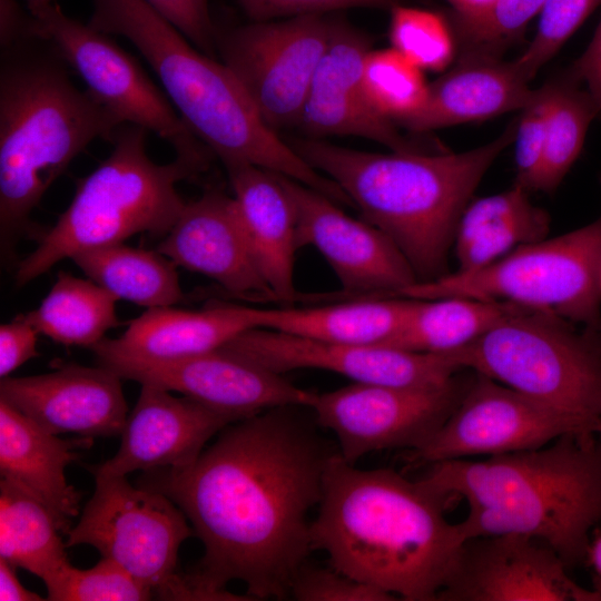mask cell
<instances>
[{
	"label": "cell",
	"instance_id": "f35d334b",
	"mask_svg": "<svg viewBox=\"0 0 601 601\" xmlns=\"http://www.w3.org/2000/svg\"><path fill=\"white\" fill-rule=\"evenodd\" d=\"M553 98L550 79L534 89L529 102L520 110L514 137L515 183L528 191L536 190L542 169L548 121Z\"/></svg>",
	"mask_w": 601,
	"mask_h": 601
},
{
	"label": "cell",
	"instance_id": "7bdbcfd3",
	"mask_svg": "<svg viewBox=\"0 0 601 601\" xmlns=\"http://www.w3.org/2000/svg\"><path fill=\"white\" fill-rule=\"evenodd\" d=\"M39 332L20 315L0 326V377H8L27 361L39 356Z\"/></svg>",
	"mask_w": 601,
	"mask_h": 601
},
{
	"label": "cell",
	"instance_id": "d4e9b609",
	"mask_svg": "<svg viewBox=\"0 0 601 601\" xmlns=\"http://www.w3.org/2000/svg\"><path fill=\"white\" fill-rule=\"evenodd\" d=\"M242 224L258 269L276 300L297 297L296 208L280 175L246 162L225 165Z\"/></svg>",
	"mask_w": 601,
	"mask_h": 601
},
{
	"label": "cell",
	"instance_id": "ac0fdd59",
	"mask_svg": "<svg viewBox=\"0 0 601 601\" xmlns=\"http://www.w3.org/2000/svg\"><path fill=\"white\" fill-rule=\"evenodd\" d=\"M221 348L278 374L316 368L387 386L440 385L463 370L446 353L325 343L267 328L249 329Z\"/></svg>",
	"mask_w": 601,
	"mask_h": 601
},
{
	"label": "cell",
	"instance_id": "5b68a950",
	"mask_svg": "<svg viewBox=\"0 0 601 601\" xmlns=\"http://www.w3.org/2000/svg\"><path fill=\"white\" fill-rule=\"evenodd\" d=\"M0 250L17 259L20 239L35 229L32 211L70 162L95 139L111 140L122 126L68 65L39 38L1 49Z\"/></svg>",
	"mask_w": 601,
	"mask_h": 601
},
{
	"label": "cell",
	"instance_id": "f546056e",
	"mask_svg": "<svg viewBox=\"0 0 601 601\" xmlns=\"http://www.w3.org/2000/svg\"><path fill=\"white\" fill-rule=\"evenodd\" d=\"M70 259L118 299L147 308L184 300L176 264L157 249L115 243L82 250Z\"/></svg>",
	"mask_w": 601,
	"mask_h": 601
},
{
	"label": "cell",
	"instance_id": "9a60e30c",
	"mask_svg": "<svg viewBox=\"0 0 601 601\" xmlns=\"http://www.w3.org/2000/svg\"><path fill=\"white\" fill-rule=\"evenodd\" d=\"M98 365L122 380L151 384L189 396L214 410L243 420L288 405L312 407L317 394L300 388L224 348L171 359L141 358L92 349Z\"/></svg>",
	"mask_w": 601,
	"mask_h": 601
},
{
	"label": "cell",
	"instance_id": "e575fe53",
	"mask_svg": "<svg viewBox=\"0 0 601 601\" xmlns=\"http://www.w3.org/2000/svg\"><path fill=\"white\" fill-rule=\"evenodd\" d=\"M391 47L421 70L441 71L454 60L456 41L440 13L397 4L391 10Z\"/></svg>",
	"mask_w": 601,
	"mask_h": 601
},
{
	"label": "cell",
	"instance_id": "f907efd6",
	"mask_svg": "<svg viewBox=\"0 0 601 601\" xmlns=\"http://www.w3.org/2000/svg\"><path fill=\"white\" fill-rule=\"evenodd\" d=\"M593 588L601 595V575L595 577Z\"/></svg>",
	"mask_w": 601,
	"mask_h": 601
},
{
	"label": "cell",
	"instance_id": "ba28073f",
	"mask_svg": "<svg viewBox=\"0 0 601 601\" xmlns=\"http://www.w3.org/2000/svg\"><path fill=\"white\" fill-rule=\"evenodd\" d=\"M526 308L446 352L463 370L486 375L571 414L601 424V327Z\"/></svg>",
	"mask_w": 601,
	"mask_h": 601
},
{
	"label": "cell",
	"instance_id": "74e56055",
	"mask_svg": "<svg viewBox=\"0 0 601 601\" xmlns=\"http://www.w3.org/2000/svg\"><path fill=\"white\" fill-rule=\"evenodd\" d=\"M601 0H546L536 32L513 61L528 81L562 48Z\"/></svg>",
	"mask_w": 601,
	"mask_h": 601
},
{
	"label": "cell",
	"instance_id": "3957f363",
	"mask_svg": "<svg viewBox=\"0 0 601 601\" xmlns=\"http://www.w3.org/2000/svg\"><path fill=\"white\" fill-rule=\"evenodd\" d=\"M426 466L424 481L465 500L467 514L457 523L464 540L521 533L549 544L568 568L587 562L590 533L601 523L597 434L566 433L538 449Z\"/></svg>",
	"mask_w": 601,
	"mask_h": 601
},
{
	"label": "cell",
	"instance_id": "1f68e13d",
	"mask_svg": "<svg viewBox=\"0 0 601 601\" xmlns=\"http://www.w3.org/2000/svg\"><path fill=\"white\" fill-rule=\"evenodd\" d=\"M60 532L42 502L1 477L0 558L47 584L70 563Z\"/></svg>",
	"mask_w": 601,
	"mask_h": 601
},
{
	"label": "cell",
	"instance_id": "277c9868",
	"mask_svg": "<svg viewBox=\"0 0 601 601\" xmlns=\"http://www.w3.org/2000/svg\"><path fill=\"white\" fill-rule=\"evenodd\" d=\"M516 121L518 116L493 140L463 152L378 154L315 137L286 141L391 238L417 282H430L449 274L459 220L485 173L513 144Z\"/></svg>",
	"mask_w": 601,
	"mask_h": 601
},
{
	"label": "cell",
	"instance_id": "ee69618b",
	"mask_svg": "<svg viewBox=\"0 0 601 601\" xmlns=\"http://www.w3.org/2000/svg\"><path fill=\"white\" fill-rule=\"evenodd\" d=\"M36 37V17L24 12L18 0H0L1 49Z\"/></svg>",
	"mask_w": 601,
	"mask_h": 601
},
{
	"label": "cell",
	"instance_id": "681fc988",
	"mask_svg": "<svg viewBox=\"0 0 601 601\" xmlns=\"http://www.w3.org/2000/svg\"><path fill=\"white\" fill-rule=\"evenodd\" d=\"M28 11L36 18L56 4V0H24Z\"/></svg>",
	"mask_w": 601,
	"mask_h": 601
},
{
	"label": "cell",
	"instance_id": "ab89813d",
	"mask_svg": "<svg viewBox=\"0 0 601 601\" xmlns=\"http://www.w3.org/2000/svg\"><path fill=\"white\" fill-rule=\"evenodd\" d=\"M289 598L297 601H392L394 595L328 566L309 564L295 574Z\"/></svg>",
	"mask_w": 601,
	"mask_h": 601
},
{
	"label": "cell",
	"instance_id": "9c48e42d",
	"mask_svg": "<svg viewBox=\"0 0 601 601\" xmlns=\"http://www.w3.org/2000/svg\"><path fill=\"white\" fill-rule=\"evenodd\" d=\"M396 296L512 302L601 327V214L579 229L520 246L477 269L417 282Z\"/></svg>",
	"mask_w": 601,
	"mask_h": 601
},
{
	"label": "cell",
	"instance_id": "ffe728a7",
	"mask_svg": "<svg viewBox=\"0 0 601 601\" xmlns=\"http://www.w3.org/2000/svg\"><path fill=\"white\" fill-rule=\"evenodd\" d=\"M121 377L105 367L75 363L49 373L4 377L0 400L52 434L121 435L128 417Z\"/></svg>",
	"mask_w": 601,
	"mask_h": 601
},
{
	"label": "cell",
	"instance_id": "7a4b0ae2",
	"mask_svg": "<svg viewBox=\"0 0 601 601\" xmlns=\"http://www.w3.org/2000/svg\"><path fill=\"white\" fill-rule=\"evenodd\" d=\"M454 497L393 469L361 470L335 453L311 525L328 565L397 600L436 601L465 541L446 519Z\"/></svg>",
	"mask_w": 601,
	"mask_h": 601
},
{
	"label": "cell",
	"instance_id": "8992f818",
	"mask_svg": "<svg viewBox=\"0 0 601 601\" xmlns=\"http://www.w3.org/2000/svg\"><path fill=\"white\" fill-rule=\"evenodd\" d=\"M88 24L129 40L194 135L225 165L246 162L323 190L326 178L262 119L233 72L146 0H92Z\"/></svg>",
	"mask_w": 601,
	"mask_h": 601
},
{
	"label": "cell",
	"instance_id": "30bf717a",
	"mask_svg": "<svg viewBox=\"0 0 601 601\" xmlns=\"http://www.w3.org/2000/svg\"><path fill=\"white\" fill-rule=\"evenodd\" d=\"M91 473L95 491L67 533V548L93 546L158 599L196 600L185 573L177 571L179 548L194 535L184 512L167 495L135 487L126 476Z\"/></svg>",
	"mask_w": 601,
	"mask_h": 601
},
{
	"label": "cell",
	"instance_id": "f6af8a7d",
	"mask_svg": "<svg viewBox=\"0 0 601 601\" xmlns=\"http://www.w3.org/2000/svg\"><path fill=\"white\" fill-rule=\"evenodd\" d=\"M571 66L601 109V19L588 47Z\"/></svg>",
	"mask_w": 601,
	"mask_h": 601
},
{
	"label": "cell",
	"instance_id": "8fae6325",
	"mask_svg": "<svg viewBox=\"0 0 601 601\" xmlns=\"http://www.w3.org/2000/svg\"><path fill=\"white\" fill-rule=\"evenodd\" d=\"M36 20V37L53 46L83 80L86 89L122 125L156 134L174 148L176 156L207 168L211 151L138 61L108 35L65 14L57 3Z\"/></svg>",
	"mask_w": 601,
	"mask_h": 601
},
{
	"label": "cell",
	"instance_id": "d590c367",
	"mask_svg": "<svg viewBox=\"0 0 601 601\" xmlns=\"http://www.w3.org/2000/svg\"><path fill=\"white\" fill-rule=\"evenodd\" d=\"M546 0H496L486 11L472 18L449 16L460 53L496 56L540 14Z\"/></svg>",
	"mask_w": 601,
	"mask_h": 601
},
{
	"label": "cell",
	"instance_id": "4316f807",
	"mask_svg": "<svg viewBox=\"0 0 601 601\" xmlns=\"http://www.w3.org/2000/svg\"><path fill=\"white\" fill-rule=\"evenodd\" d=\"M529 193L514 184L505 191L469 203L453 243L459 272L481 268L546 237L550 216L531 203Z\"/></svg>",
	"mask_w": 601,
	"mask_h": 601
},
{
	"label": "cell",
	"instance_id": "b9f144b4",
	"mask_svg": "<svg viewBox=\"0 0 601 601\" xmlns=\"http://www.w3.org/2000/svg\"><path fill=\"white\" fill-rule=\"evenodd\" d=\"M401 0H237L253 21H267L353 7L392 9Z\"/></svg>",
	"mask_w": 601,
	"mask_h": 601
},
{
	"label": "cell",
	"instance_id": "f1b7e54d",
	"mask_svg": "<svg viewBox=\"0 0 601 601\" xmlns=\"http://www.w3.org/2000/svg\"><path fill=\"white\" fill-rule=\"evenodd\" d=\"M526 308L531 307L466 297L410 298L402 325L381 345L412 352L446 353Z\"/></svg>",
	"mask_w": 601,
	"mask_h": 601
},
{
	"label": "cell",
	"instance_id": "44dd1931",
	"mask_svg": "<svg viewBox=\"0 0 601 601\" xmlns=\"http://www.w3.org/2000/svg\"><path fill=\"white\" fill-rule=\"evenodd\" d=\"M236 421L189 396L177 397L159 386L141 384L118 451L89 470L126 476L135 471L185 467L196 461L213 436Z\"/></svg>",
	"mask_w": 601,
	"mask_h": 601
},
{
	"label": "cell",
	"instance_id": "7dc6e473",
	"mask_svg": "<svg viewBox=\"0 0 601 601\" xmlns=\"http://www.w3.org/2000/svg\"><path fill=\"white\" fill-rule=\"evenodd\" d=\"M452 8L450 14L472 18L486 11L496 0H445Z\"/></svg>",
	"mask_w": 601,
	"mask_h": 601
},
{
	"label": "cell",
	"instance_id": "6da1fadb",
	"mask_svg": "<svg viewBox=\"0 0 601 601\" xmlns=\"http://www.w3.org/2000/svg\"><path fill=\"white\" fill-rule=\"evenodd\" d=\"M308 406L274 407L224 427L195 462L144 472L167 495L204 555L186 572L196 600H284L313 552L309 513L338 452Z\"/></svg>",
	"mask_w": 601,
	"mask_h": 601
},
{
	"label": "cell",
	"instance_id": "4dcf8cb0",
	"mask_svg": "<svg viewBox=\"0 0 601 601\" xmlns=\"http://www.w3.org/2000/svg\"><path fill=\"white\" fill-rule=\"evenodd\" d=\"M118 300L92 279L60 270L39 306L20 316L56 343L91 348L120 324Z\"/></svg>",
	"mask_w": 601,
	"mask_h": 601
},
{
	"label": "cell",
	"instance_id": "bcb514c9",
	"mask_svg": "<svg viewBox=\"0 0 601 601\" xmlns=\"http://www.w3.org/2000/svg\"><path fill=\"white\" fill-rule=\"evenodd\" d=\"M0 600L42 601L45 598L24 588L16 574V566L0 558Z\"/></svg>",
	"mask_w": 601,
	"mask_h": 601
},
{
	"label": "cell",
	"instance_id": "8d00e7d4",
	"mask_svg": "<svg viewBox=\"0 0 601 601\" xmlns=\"http://www.w3.org/2000/svg\"><path fill=\"white\" fill-rule=\"evenodd\" d=\"M45 585L50 601H144L154 595L150 588L106 558L85 570L69 563Z\"/></svg>",
	"mask_w": 601,
	"mask_h": 601
},
{
	"label": "cell",
	"instance_id": "60d3db41",
	"mask_svg": "<svg viewBox=\"0 0 601 601\" xmlns=\"http://www.w3.org/2000/svg\"><path fill=\"white\" fill-rule=\"evenodd\" d=\"M156 11L174 24L197 49L213 57L216 27L209 0H146Z\"/></svg>",
	"mask_w": 601,
	"mask_h": 601
},
{
	"label": "cell",
	"instance_id": "2e32d148",
	"mask_svg": "<svg viewBox=\"0 0 601 601\" xmlns=\"http://www.w3.org/2000/svg\"><path fill=\"white\" fill-rule=\"evenodd\" d=\"M545 542L506 533L465 540L436 601H601Z\"/></svg>",
	"mask_w": 601,
	"mask_h": 601
},
{
	"label": "cell",
	"instance_id": "7c38bea8",
	"mask_svg": "<svg viewBox=\"0 0 601 601\" xmlns=\"http://www.w3.org/2000/svg\"><path fill=\"white\" fill-rule=\"evenodd\" d=\"M331 32L332 20L312 13L216 28L215 45L264 122L278 134L298 127Z\"/></svg>",
	"mask_w": 601,
	"mask_h": 601
},
{
	"label": "cell",
	"instance_id": "e0dca14e",
	"mask_svg": "<svg viewBox=\"0 0 601 601\" xmlns=\"http://www.w3.org/2000/svg\"><path fill=\"white\" fill-rule=\"evenodd\" d=\"M280 178L296 208L298 248L318 250L345 294L391 297L417 283L407 259L382 230L348 216L322 193L286 176Z\"/></svg>",
	"mask_w": 601,
	"mask_h": 601
},
{
	"label": "cell",
	"instance_id": "c3c4849f",
	"mask_svg": "<svg viewBox=\"0 0 601 601\" xmlns=\"http://www.w3.org/2000/svg\"><path fill=\"white\" fill-rule=\"evenodd\" d=\"M587 561L591 564L597 575H601V533L590 542Z\"/></svg>",
	"mask_w": 601,
	"mask_h": 601
},
{
	"label": "cell",
	"instance_id": "52a82bcc",
	"mask_svg": "<svg viewBox=\"0 0 601 601\" xmlns=\"http://www.w3.org/2000/svg\"><path fill=\"white\" fill-rule=\"evenodd\" d=\"M146 134L135 125L116 130L109 156L78 183L67 209L17 263L18 287L82 250L124 243L136 234L168 233L186 205L177 185L206 168L178 156L168 164L155 162L146 149Z\"/></svg>",
	"mask_w": 601,
	"mask_h": 601
},
{
	"label": "cell",
	"instance_id": "cb8c5ba5",
	"mask_svg": "<svg viewBox=\"0 0 601 601\" xmlns=\"http://www.w3.org/2000/svg\"><path fill=\"white\" fill-rule=\"evenodd\" d=\"M92 437L60 439L0 400V474L42 502L61 533L79 514L81 494L66 477V467L90 449Z\"/></svg>",
	"mask_w": 601,
	"mask_h": 601
},
{
	"label": "cell",
	"instance_id": "836d02e7",
	"mask_svg": "<svg viewBox=\"0 0 601 601\" xmlns=\"http://www.w3.org/2000/svg\"><path fill=\"white\" fill-rule=\"evenodd\" d=\"M422 71L392 47L370 49L363 65V85L372 107L394 124L417 111L428 88Z\"/></svg>",
	"mask_w": 601,
	"mask_h": 601
},
{
	"label": "cell",
	"instance_id": "d6a6232c",
	"mask_svg": "<svg viewBox=\"0 0 601 601\" xmlns=\"http://www.w3.org/2000/svg\"><path fill=\"white\" fill-rule=\"evenodd\" d=\"M545 151L538 189L554 191L583 148L589 127L601 111L572 66L552 78Z\"/></svg>",
	"mask_w": 601,
	"mask_h": 601
},
{
	"label": "cell",
	"instance_id": "7402d4cb",
	"mask_svg": "<svg viewBox=\"0 0 601 601\" xmlns=\"http://www.w3.org/2000/svg\"><path fill=\"white\" fill-rule=\"evenodd\" d=\"M156 249L234 297L276 300L252 254L234 196L210 189L186 203Z\"/></svg>",
	"mask_w": 601,
	"mask_h": 601
},
{
	"label": "cell",
	"instance_id": "603a6c76",
	"mask_svg": "<svg viewBox=\"0 0 601 601\" xmlns=\"http://www.w3.org/2000/svg\"><path fill=\"white\" fill-rule=\"evenodd\" d=\"M529 83L513 60L460 53L451 69L428 83L422 107L395 125L426 132L520 111L534 91Z\"/></svg>",
	"mask_w": 601,
	"mask_h": 601
},
{
	"label": "cell",
	"instance_id": "484cf974",
	"mask_svg": "<svg viewBox=\"0 0 601 601\" xmlns=\"http://www.w3.org/2000/svg\"><path fill=\"white\" fill-rule=\"evenodd\" d=\"M259 328L258 308L214 303L199 311L174 306L147 308L117 338L90 349L152 359H171L218 349L240 334Z\"/></svg>",
	"mask_w": 601,
	"mask_h": 601
},
{
	"label": "cell",
	"instance_id": "83f0119b",
	"mask_svg": "<svg viewBox=\"0 0 601 601\" xmlns=\"http://www.w3.org/2000/svg\"><path fill=\"white\" fill-rule=\"evenodd\" d=\"M407 297H359L314 306L258 308L259 328L334 344L381 345L400 328Z\"/></svg>",
	"mask_w": 601,
	"mask_h": 601
},
{
	"label": "cell",
	"instance_id": "5bb4252c",
	"mask_svg": "<svg viewBox=\"0 0 601 601\" xmlns=\"http://www.w3.org/2000/svg\"><path fill=\"white\" fill-rule=\"evenodd\" d=\"M566 433L597 434L580 418L472 371L449 418L420 447L407 451L412 465L500 455L542 447Z\"/></svg>",
	"mask_w": 601,
	"mask_h": 601
},
{
	"label": "cell",
	"instance_id": "4fadbf2b",
	"mask_svg": "<svg viewBox=\"0 0 601 601\" xmlns=\"http://www.w3.org/2000/svg\"><path fill=\"white\" fill-rule=\"evenodd\" d=\"M465 372L432 386L352 383L317 394L311 408L336 436L341 457L355 465L375 451L422 446L460 403L472 377V370Z\"/></svg>",
	"mask_w": 601,
	"mask_h": 601
},
{
	"label": "cell",
	"instance_id": "d6986e66",
	"mask_svg": "<svg viewBox=\"0 0 601 601\" xmlns=\"http://www.w3.org/2000/svg\"><path fill=\"white\" fill-rule=\"evenodd\" d=\"M368 40L347 23L332 20L331 39L313 78L298 127L311 137L349 135L398 152H441L402 135L371 105L363 85Z\"/></svg>",
	"mask_w": 601,
	"mask_h": 601
}]
</instances>
